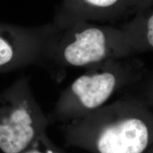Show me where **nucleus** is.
I'll use <instances>...</instances> for the list:
<instances>
[{
	"instance_id": "nucleus-8",
	"label": "nucleus",
	"mask_w": 153,
	"mask_h": 153,
	"mask_svg": "<svg viewBox=\"0 0 153 153\" xmlns=\"http://www.w3.org/2000/svg\"><path fill=\"white\" fill-rule=\"evenodd\" d=\"M121 92L137 97L153 109V71H147L143 77L135 85Z\"/></svg>"
},
{
	"instance_id": "nucleus-6",
	"label": "nucleus",
	"mask_w": 153,
	"mask_h": 153,
	"mask_svg": "<svg viewBox=\"0 0 153 153\" xmlns=\"http://www.w3.org/2000/svg\"><path fill=\"white\" fill-rule=\"evenodd\" d=\"M76 13L70 20L59 27L72 23L85 21H114L128 15L126 11H133L135 0H73Z\"/></svg>"
},
{
	"instance_id": "nucleus-4",
	"label": "nucleus",
	"mask_w": 153,
	"mask_h": 153,
	"mask_svg": "<svg viewBox=\"0 0 153 153\" xmlns=\"http://www.w3.org/2000/svg\"><path fill=\"white\" fill-rule=\"evenodd\" d=\"M49 125L28 76H21L0 94V150L3 153L22 152L46 133Z\"/></svg>"
},
{
	"instance_id": "nucleus-10",
	"label": "nucleus",
	"mask_w": 153,
	"mask_h": 153,
	"mask_svg": "<svg viewBox=\"0 0 153 153\" xmlns=\"http://www.w3.org/2000/svg\"><path fill=\"white\" fill-rule=\"evenodd\" d=\"M145 153H153V144L149 148V149L145 152Z\"/></svg>"
},
{
	"instance_id": "nucleus-7",
	"label": "nucleus",
	"mask_w": 153,
	"mask_h": 153,
	"mask_svg": "<svg viewBox=\"0 0 153 153\" xmlns=\"http://www.w3.org/2000/svg\"><path fill=\"white\" fill-rule=\"evenodd\" d=\"M125 33L134 54L153 51V13L147 17H137L124 25Z\"/></svg>"
},
{
	"instance_id": "nucleus-2",
	"label": "nucleus",
	"mask_w": 153,
	"mask_h": 153,
	"mask_svg": "<svg viewBox=\"0 0 153 153\" xmlns=\"http://www.w3.org/2000/svg\"><path fill=\"white\" fill-rule=\"evenodd\" d=\"M85 70L60 92L48 115L50 124L62 125L98 109L115 94L137 84L148 71L133 56L107 60Z\"/></svg>"
},
{
	"instance_id": "nucleus-3",
	"label": "nucleus",
	"mask_w": 153,
	"mask_h": 153,
	"mask_svg": "<svg viewBox=\"0 0 153 153\" xmlns=\"http://www.w3.org/2000/svg\"><path fill=\"white\" fill-rule=\"evenodd\" d=\"M133 55L121 28L80 21L56 28L50 48L48 72L60 82L68 68H86Z\"/></svg>"
},
{
	"instance_id": "nucleus-9",
	"label": "nucleus",
	"mask_w": 153,
	"mask_h": 153,
	"mask_svg": "<svg viewBox=\"0 0 153 153\" xmlns=\"http://www.w3.org/2000/svg\"><path fill=\"white\" fill-rule=\"evenodd\" d=\"M20 153H66L57 146L48 137L47 133L38 137L27 148Z\"/></svg>"
},
{
	"instance_id": "nucleus-1",
	"label": "nucleus",
	"mask_w": 153,
	"mask_h": 153,
	"mask_svg": "<svg viewBox=\"0 0 153 153\" xmlns=\"http://www.w3.org/2000/svg\"><path fill=\"white\" fill-rule=\"evenodd\" d=\"M60 126L65 147L89 153H145L153 144V110L125 94Z\"/></svg>"
},
{
	"instance_id": "nucleus-5",
	"label": "nucleus",
	"mask_w": 153,
	"mask_h": 153,
	"mask_svg": "<svg viewBox=\"0 0 153 153\" xmlns=\"http://www.w3.org/2000/svg\"><path fill=\"white\" fill-rule=\"evenodd\" d=\"M55 28L22 30L0 25V72L40 65L48 68Z\"/></svg>"
}]
</instances>
